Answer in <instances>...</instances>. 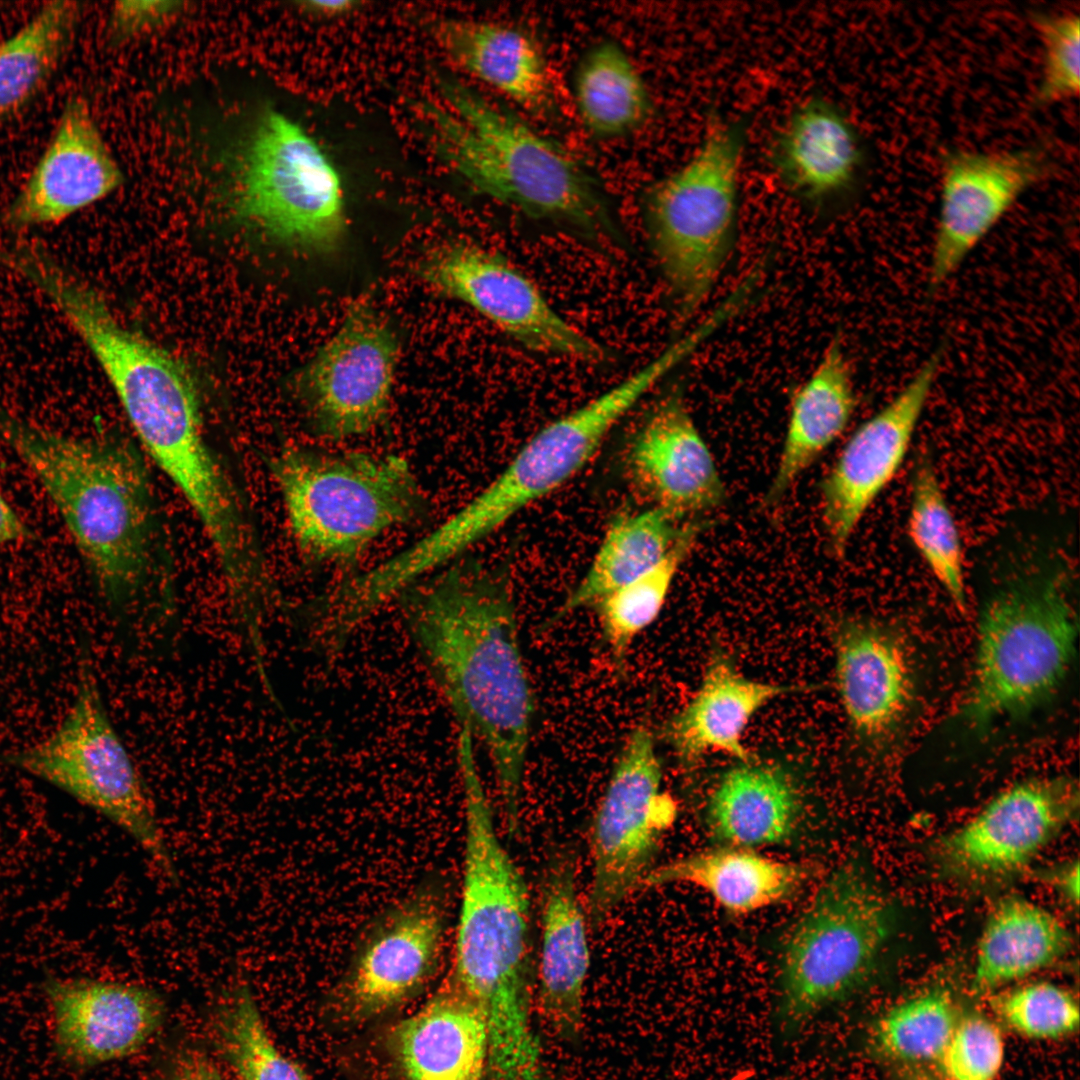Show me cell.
<instances>
[{
    "mask_svg": "<svg viewBox=\"0 0 1080 1080\" xmlns=\"http://www.w3.org/2000/svg\"><path fill=\"white\" fill-rule=\"evenodd\" d=\"M399 597L409 634L460 729L488 752L507 833L515 836L535 701L511 581L478 563H450Z\"/></svg>",
    "mask_w": 1080,
    "mask_h": 1080,
    "instance_id": "obj_1",
    "label": "cell"
},
{
    "mask_svg": "<svg viewBox=\"0 0 1080 1080\" xmlns=\"http://www.w3.org/2000/svg\"><path fill=\"white\" fill-rule=\"evenodd\" d=\"M0 438L57 507L101 596L131 617L173 609L165 536L147 468L126 440L64 436L0 411Z\"/></svg>",
    "mask_w": 1080,
    "mask_h": 1080,
    "instance_id": "obj_2",
    "label": "cell"
},
{
    "mask_svg": "<svg viewBox=\"0 0 1080 1080\" xmlns=\"http://www.w3.org/2000/svg\"><path fill=\"white\" fill-rule=\"evenodd\" d=\"M464 808L461 900L447 981L481 1010L488 1050L502 1061L530 1054L532 907L519 867L503 846L475 754H457Z\"/></svg>",
    "mask_w": 1080,
    "mask_h": 1080,
    "instance_id": "obj_3",
    "label": "cell"
},
{
    "mask_svg": "<svg viewBox=\"0 0 1080 1080\" xmlns=\"http://www.w3.org/2000/svg\"><path fill=\"white\" fill-rule=\"evenodd\" d=\"M445 105L424 104L432 141L472 190L591 240L617 232L592 170L560 143L466 84L441 79Z\"/></svg>",
    "mask_w": 1080,
    "mask_h": 1080,
    "instance_id": "obj_4",
    "label": "cell"
},
{
    "mask_svg": "<svg viewBox=\"0 0 1080 1080\" xmlns=\"http://www.w3.org/2000/svg\"><path fill=\"white\" fill-rule=\"evenodd\" d=\"M269 466L297 548L319 563L351 565L382 534L427 513L399 455L288 443Z\"/></svg>",
    "mask_w": 1080,
    "mask_h": 1080,
    "instance_id": "obj_5",
    "label": "cell"
},
{
    "mask_svg": "<svg viewBox=\"0 0 1080 1080\" xmlns=\"http://www.w3.org/2000/svg\"><path fill=\"white\" fill-rule=\"evenodd\" d=\"M748 121L712 113L699 146L643 199L649 247L685 322L711 295L732 253Z\"/></svg>",
    "mask_w": 1080,
    "mask_h": 1080,
    "instance_id": "obj_6",
    "label": "cell"
},
{
    "mask_svg": "<svg viewBox=\"0 0 1080 1080\" xmlns=\"http://www.w3.org/2000/svg\"><path fill=\"white\" fill-rule=\"evenodd\" d=\"M1077 638V616L1057 575H1025L1002 587L979 617L965 718L984 727L1048 701L1071 668Z\"/></svg>",
    "mask_w": 1080,
    "mask_h": 1080,
    "instance_id": "obj_7",
    "label": "cell"
},
{
    "mask_svg": "<svg viewBox=\"0 0 1080 1080\" xmlns=\"http://www.w3.org/2000/svg\"><path fill=\"white\" fill-rule=\"evenodd\" d=\"M640 399L638 386L623 379L544 425L483 489L410 544L412 563L424 572L450 564L520 512L566 485L590 463Z\"/></svg>",
    "mask_w": 1080,
    "mask_h": 1080,
    "instance_id": "obj_8",
    "label": "cell"
},
{
    "mask_svg": "<svg viewBox=\"0 0 1080 1080\" xmlns=\"http://www.w3.org/2000/svg\"><path fill=\"white\" fill-rule=\"evenodd\" d=\"M232 208L279 243L329 253L343 240L342 181L318 143L283 113L263 111L237 158Z\"/></svg>",
    "mask_w": 1080,
    "mask_h": 1080,
    "instance_id": "obj_9",
    "label": "cell"
},
{
    "mask_svg": "<svg viewBox=\"0 0 1080 1080\" xmlns=\"http://www.w3.org/2000/svg\"><path fill=\"white\" fill-rule=\"evenodd\" d=\"M79 672L76 697L57 729L8 760L101 813L174 877L153 799L109 718L90 663L82 662Z\"/></svg>",
    "mask_w": 1080,
    "mask_h": 1080,
    "instance_id": "obj_10",
    "label": "cell"
},
{
    "mask_svg": "<svg viewBox=\"0 0 1080 1080\" xmlns=\"http://www.w3.org/2000/svg\"><path fill=\"white\" fill-rule=\"evenodd\" d=\"M889 906L863 873L833 872L793 925L780 966L781 1007L794 1022L847 996L871 972L889 935Z\"/></svg>",
    "mask_w": 1080,
    "mask_h": 1080,
    "instance_id": "obj_11",
    "label": "cell"
},
{
    "mask_svg": "<svg viewBox=\"0 0 1080 1080\" xmlns=\"http://www.w3.org/2000/svg\"><path fill=\"white\" fill-rule=\"evenodd\" d=\"M676 817V802L662 789L653 733L646 723H638L617 755L591 823L592 870L585 907L590 925L600 926L643 888Z\"/></svg>",
    "mask_w": 1080,
    "mask_h": 1080,
    "instance_id": "obj_12",
    "label": "cell"
},
{
    "mask_svg": "<svg viewBox=\"0 0 1080 1080\" xmlns=\"http://www.w3.org/2000/svg\"><path fill=\"white\" fill-rule=\"evenodd\" d=\"M418 276L470 306L523 348L597 365L607 349L564 318L537 284L508 258L469 240H450L419 260Z\"/></svg>",
    "mask_w": 1080,
    "mask_h": 1080,
    "instance_id": "obj_13",
    "label": "cell"
},
{
    "mask_svg": "<svg viewBox=\"0 0 1080 1080\" xmlns=\"http://www.w3.org/2000/svg\"><path fill=\"white\" fill-rule=\"evenodd\" d=\"M399 356L397 335L368 301L353 303L298 377L312 428L341 440L380 426L389 411Z\"/></svg>",
    "mask_w": 1080,
    "mask_h": 1080,
    "instance_id": "obj_14",
    "label": "cell"
},
{
    "mask_svg": "<svg viewBox=\"0 0 1080 1080\" xmlns=\"http://www.w3.org/2000/svg\"><path fill=\"white\" fill-rule=\"evenodd\" d=\"M448 890L446 880L430 877L368 925L338 992L346 1016H378L429 982L444 952Z\"/></svg>",
    "mask_w": 1080,
    "mask_h": 1080,
    "instance_id": "obj_15",
    "label": "cell"
},
{
    "mask_svg": "<svg viewBox=\"0 0 1080 1080\" xmlns=\"http://www.w3.org/2000/svg\"><path fill=\"white\" fill-rule=\"evenodd\" d=\"M942 355L935 351L893 399L856 428L821 481L822 522L833 555L845 554L861 519L903 465Z\"/></svg>",
    "mask_w": 1080,
    "mask_h": 1080,
    "instance_id": "obj_16",
    "label": "cell"
},
{
    "mask_svg": "<svg viewBox=\"0 0 1080 1080\" xmlns=\"http://www.w3.org/2000/svg\"><path fill=\"white\" fill-rule=\"evenodd\" d=\"M43 992L53 1052L71 1070H88L138 1053L166 1020L164 998L142 984L50 977Z\"/></svg>",
    "mask_w": 1080,
    "mask_h": 1080,
    "instance_id": "obj_17",
    "label": "cell"
},
{
    "mask_svg": "<svg viewBox=\"0 0 1080 1080\" xmlns=\"http://www.w3.org/2000/svg\"><path fill=\"white\" fill-rule=\"evenodd\" d=\"M1052 168L1048 150L1040 145L997 153L945 152L930 289L944 284L1018 198Z\"/></svg>",
    "mask_w": 1080,
    "mask_h": 1080,
    "instance_id": "obj_18",
    "label": "cell"
},
{
    "mask_svg": "<svg viewBox=\"0 0 1080 1080\" xmlns=\"http://www.w3.org/2000/svg\"><path fill=\"white\" fill-rule=\"evenodd\" d=\"M625 466L650 506L680 521L704 519L726 502L714 457L679 389L650 407L629 443Z\"/></svg>",
    "mask_w": 1080,
    "mask_h": 1080,
    "instance_id": "obj_19",
    "label": "cell"
},
{
    "mask_svg": "<svg viewBox=\"0 0 1080 1080\" xmlns=\"http://www.w3.org/2000/svg\"><path fill=\"white\" fill-rule=\"evenodd\" d=\"M123 180L88 102L70 96L2 223L13 230L59 223L111 194Z\"/></svg>",
    "mask_w": 1080,
    "mask_h": 1080,
    "instance_id": "obj_20",
    "label": "cell"
},
{
    "mask_svg": "<svg viewBox=\"0 0 1080 1080\" xmlns=\"http://www.w3.org/2000/svg\"><path fill=\"white\" fill-rule=\"evenodd\" d=\"M1076 782L1066 776L1025 779L994 795L955 830L946 851L957 866L1000 875L1030 863L1075 816Z\"/></svg>",
    "mask_w": 1080,
    "mask_h": 1080,
    "instance_id": "obj_21",
    "label": "cell"
},
{
    "mask_svg": "<svg viewBox=\"0 0 1080 1080\" xmlns=\"http://www.w3.org/2000/svg\"><path fill=\"white\" fill-rule=\"evenodd\" d=\"M835 677L854 733L880 743L911 708L914 679L908 649L890 626L867 618L841 619L833 632Z\"/></svg>",
    "mask_w": 1080,
    "mask_h": 1080,
    "instance_id": "obj_22",
    "label": "cell"
},
{
    "mask_svg": "<svg viewBox=\"0 0 1080 1080\" xmlns=\"http://www.w3.org/2000/svg\"><path fill=\"white\" fill-rule=\"evenodd\" d=\"M577 861L568 850L549 857L540 884L541 942L537 1006L550 1030L573 1040L583 1024L590 965L587 916L578 894Z\"/></svg>",
    "mask_w": 1080,
    "mask_h": 1080,
    "instance_id": "obj_23",
    "label": "cell"
},
{
    "mask_svg": "<svg viewBox=\"0 0 1080 1080\" xmlns=\"http://www.w3.org/2000/svg\"><path fill=\"white\" fill-rule=\"evenodd\" d=\"M768 157L784 188L811 205L852 193L865 162L855 126L822 96H810L792 109L772 137Z\"/></svg>",
    "mask_w": 1080,
    "mask_h": 1080,
    "instance_id": "obj_24",
    "label": "cell"
},
{
    "mask_svg": "<svg viewBox=\"0 0 1080 1080\" xmlns=\"http://www.w3.org/2000/svg\"><path fill=\"white\" fill-rule=\"evenodd\" d=\"M432 36L458 68L528 112L554 114L557 102L544 49L517 25L471 18L433 23Z\"/></svg>",
    "mask_w": 1080,
    "mask_h": 1080,
    "instance_id": "obj_25",
    "label": "cell"
},
{
    "mask_svg": "<svg viewBox=\"0 0 1080 1080\" xmlns=\"http://www.w3.org/2000/svg\"><path fill=\"white\" fill-rule=\"evenodd\" d=\"M802 689L750 679L726 654L715 652L697 692L667 722L664 736L686 766L710 752L725 753L744 763L755 761L743 744L750 720L773 699Z\"/></svg>",
    "mask_w": 1080,
    "mask_h": 1080,
    "instance_id": "obj_26",
    "label": "cell"
},
{
    "mask_svg": "<svg viewBox=\"0 0 1080 1080\" xmlns=\"http://www.w3.org/2000/svg\"><path fill=\"white\" fill-rule=\"evenodd\" d=\"M391 1040L407 1080H483L487 1070L484 1016L447 980L396 1025Z\"/></svg>",
    "mask_w": 1080,
    "mask_h": 1080,
    "instance_id": "obj_27",
    "label": "cell"
},
{
    "mask_svg": "<svg viewBox=\"0 0 1080 1080\" xmlns=\"http://www.w3.org/2000/svg\"><path fill=\"white\" fill-rule=\"evenodd\" d=\"M857 406L852 371L839 340L792 395L778 464L764 495L777 504L795 481L846 430Z\"/></svg>",
    "mask_w": 1080,
    "mask_h": 1080,
    "instance_id": "obj_28",
    "label": "cell"
},
{
    "mask_svg": "<svg viewBox=\"0 0 1080 1080\" xmlns=\"http://www.w3.org/2000/svg\"><path fill=\"white\" fill-rule=\"evenodd\" d=\"M804 878L805 871L796 864L735 846L696 852L656 866L643 887L689 884L727 911L745 914L784 900Z\"/></svg>",
    "mask_w": 1080,
    "mask_h": 1080,
    "instance_id": "obj_29",
    "label": "cell"
},
{
    "mask_svg": "<svg viewBox=\"0 0 1080 1080\" xmlns=\"http://www.w3.org/2000/svg\"><path fill=\"white\" fill-rule=\"evenodd\" d=\"M1071 938L1052 912L1022 897L1001 900L978 940L972 978L976 994H992L1060 959Z\"/></svg>",
    "mask_w": 1080,
    "mask_h": 1080,
    "instance_id": "obj_30",
    "label": "cell"
},
{
    "mask_svg": "<svg viewBox=\"0 0 1080 1080\" xmlns=\"http://www.w3.org/2000/svg\"><path fill=\"white\" fill-rule=\"evenodd\" d=\"M694 521H680L655 506L615 515L585 574L548 617L544 627H552L570 614L592 607L604 595L655 567Z\"/></svg>",
    "mask_w": 1080,
    "mask_h": 1080,
    "instance_id": "obj_31",
    "label": "cell"
},
{
    "mask_svg": "<svg viewBox=\"0 0 1080 1080\" xmlns=\"http://www.w3.org/2000/svg\"><path fill=\"white\" fill-rule=\"evenodd\" d=\"M798 805V792L788 772L755 760L722 775L710 795L707 816L717 837L749 848L786 838Z\"/></svg>",
    "mask_w": 1080,
    "mask_h": 1080,
    "instance_id": "obj_32",
    "label": "cell"
},
{
    "mask_svg": "<svg viewBox=\"0 0 1080 1080\" xmlns=\"http://www.w3.org/2000/svg\"><path fill=\"white\" fill-rule=\"evenodd\" d=\"M572 97L582 126L599 140L627 136L654 114L644 77L615 40H600L584 52L573 73Z\"/></svg>",
    "mask_w": 1080,
    "mask_h": 1080,
    "instance_id": "obj_33",
    "label": "cell"
},
{
    "mask_svg": "<svg viewBox=\"0 0 1080 1080\" xmlns=\"http://www.w3.org/2000/svg\"><path fill=\"white\" fill-rule=\"evenodd\" d=\"M82 6L51 1L0 42V125L45 90L74 40Z\"/></svg>",
    "mask_w": 1080,
    "mask_h": 1080,
    "instance_id": "obj_34",
    "label": "cell"
},
{
    "mask_svg": "<svg viewBox=\"0 0 1080 1080\" xmlns=\"http://www.w3.org/2000/svg\"><path fill=\"white\" fill-rule=\"evenodd\" d=\"M908 537L959 612L967 608V587L961 536L938 473L926 454L913 467Z\"/></svg>",
    "mask_w": 1080,
    "mask_h": 1080,
    "instance_id": "obj_35",
    "label": "cell"
},
{
    "mask_svg": "<svg viewBox=\"0 0 1080 1080\" xmlns=\"http://www.w3.org/2000/svg\"><path fill=\"white\" fill-rule=\"evenodd\" d=\"M710 526L709 519L693 522L659 564L604 595L592 606L602 638L619 670H623L635 638L658 618L679 568Z\"/></svg>",
    "mask_w": 1080,
    "mask_h": 1080,
    "instance_id": "obj_36",
    "label": "cell"
},
{
    "mask_svg": "<svg viewBox=\"0 0 1080 1080\" xmlns=\"http://www.w3.org/2000/svg\"><path fill=\"white\" fill-rule=\"evenodd\" d=\"M960 1015L950 991L927 989L895 1004L873 1022L869 1048L893 1065L935 1063Z\"/></svg>",
    "mask_w": 1080,
    "mask_h": 1080,
    "instance_id": "obj_37",
    "label": "cell"
},
{
    "mask_svg": "<svg viewBox=\"0 0 1080 1080\" xmlns=\"http://www.w3.org/2000/svg\"><path fill=\"white\" fill-rule=\"evenodd\" d=\"M213 1031L236 1080H309L276 1045L248 984L234 985L219 1000Z\"/></svg>",
    "mask_w": 1080,
    "mask_h": 1080,
    "instance_id": "obj_38",
    "label": "cell"
},
{
    "mask_svg": "<svg viewBox=\"0 0 1080 1080\" xmlns=\"http://www.w3.org/2000/svg\"><path fill=\"white\" fill-rule=\"evenodd\" d=\"M992 994L991 1008L999 1022L1022 1037L1057 1040L1078 1029V1001L1060 985L1036 981Z\"/></svg>",
    "mask_w": 1080,
    "mask_h": 1080,
    "instance_id": "obj_39",
    "label": "cell"
},
{
    "mask_svg": "<svg viewBox=\"0 0 1080 1080\" xmlns=\"http://www.w3.org/2000/svg\"><path fill=\"white\" fill-rule=\"evenodd\" d=\"M1005 1060L999 1025L978 1012L961 1014L935 1064L944 1080H996Z\"/></svg>",
    "mask_w": 1080,
    "mask_h": 1080,
    "instance_id": "obj_40",
    "label": "cell"
},
{
    "mask_svg": "<svg viewBox=\"0 0 1080 1080\" xmlns=\"http://www.w3.org/2000/svg\"><path fill=\"white\" fill-rule=\"evenodd\" d=\"M1031 23L1043 49L1036 104L1077 97L1080 90V19L1074 13L1033 12Z\"/></svg>",
    "mask_w": 1080,
    "mask_h": 1080,
    "instance_id": "obj_41",
    "label": "cell"
},
{
    "mask_svg": "<svg viewBox=\"0 0 1080 1080\" xmlns=\"http://www.w3.org/2000/svg\"><path fill=\"white\" fill-rule=\"evenodd\" d=\"M181 1H119L110 12L107 37L119 45L168 24L183 10Z\"/></svg>",
    "mask_w": 1080,
    "mask_h": 1080,
    "instance_id": "obj_42",
    "label": "cell"
},
{
    "mask_svg": "<svg viewBox=\"0 0 1080 1080\" xmlns=\"http://www.w3.org/2000/svg\"><path fill=\"white\" fill-rule=\"evenodd\" d=\"M167 1080H223L214 1060L198 1048H184L172 1059Z\"/></svg>",
    "mask_w": 1080,
    "mask_h": 1080,
    "instance_id": "obj_43",
    "label": "cell"
},
{
    "mask_svg": "<svg viewBox=\"0 0 1080 1080\" xmlns=\"http://www.w3.org/2000/svg\"><path fill=\"white\" fill-rule=\"evenodd\" d=\"M355 0H307L296 3L297 8L320 19H336L352 14L361 6Z\"/></svg>",
    "mask_w": 1080,
    "mask_h": 1080,
    "instance_id": "obj_44",
    "label": "cell"
},
{
    "mask_svg": "<svg viewBox=\"0 0 1080 1080\" xmlns=\"http://www.w3.org/2000/svg\"><path fill=\"white\" fill-rule=\"evenodd\" d=\"M33 536L29 527L15 513L0 492V547Z\"/></svg>",
    "mask_w": 1080,
    "mask_h": 1080,
    "instance_id": "obj_45",
    "label": "cell"
},
{
    "mask_svg": "<svg viewBox=\"0 0 1080 1080\" xmlns=\"http://www.w3.org/2000/svg\"><path fill=\"white\" fill-rule=\"evenodd\" d=\"M1058 886L1070 900L1077 902L1079 895V867L1077 863L1070 864L1060 870L1057 875Z\"/></svg>",
    "mask_w": 1080,
    "mask_h": 1080,
    "instance_id": "obj_46",
    "label": "cell"
},
{
    "mask_svg": "<svg viewBox=\"0 0 1080 1080\" xmlns=\"http://www.w3.org/2000/svg\"><path fill=\"white\" fill-rule=\"evenodd\" d=\"M892 1072L894 1080H944L919 1065H893Z\"/></svg>",
    "mask_w": 1080,
    "mask_h": 1080,
    "instance_id": "obj_47",
    "label": "cell"
}]
</instances>
